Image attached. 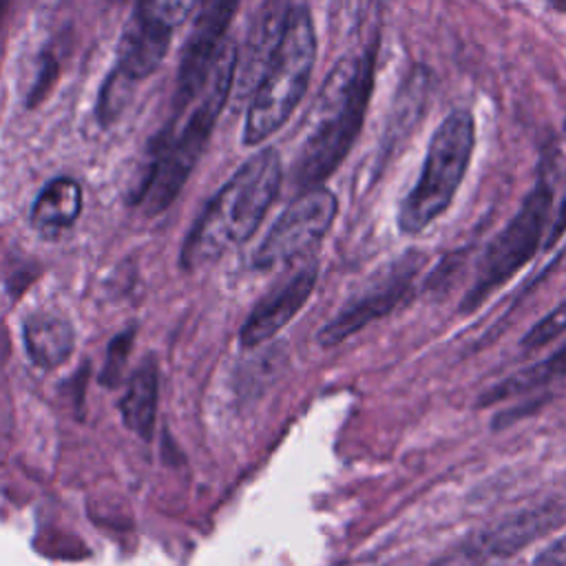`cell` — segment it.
<instances>
[{
  "instance_id": "cell-1",
  "label": "cell",
  "mask_w": 566,
  "mask_h": 566,
  "mask_svg": "<svg viewBox=\"0 0 566 566\" xmlns=\"http://www.w3.org/2000/svg\"><path fill=\"white\" fill-rule=\"evenodd\" d=\"M374 69V49L340 57L332 66L305 119L307 133L294 166L301 190L321 186L354 146L371 97Z\"/></svg>"
},
{
  "instance_id": "cell-17",
  "label": "cell",
  "mask_w": 566,
  "mask_h": 566,
  "mask_svg": "<svg viewBox=\"0 0 566 566\" xmlns=\"http://www.w3.org/2000/svg\"><path fill=\"white\" fill-rule=\"evenodd\" d=\"M566 332V298L555 305L544 318H539L522 338V347L526 352H533L546 343H551L553 338L562 336Z\"/></svg>"
},
{
  "instance_id": "cell-2",
  "label": "cell",
  "mask_w": 566,
  "mask_h": 566,
  "mask_svg": "<svg viewBox=\"0 0 566 566\" xmlns=\"http://www.w3.org/2000/svg\"><path fill=\"white\" fill-rule=\"evenodd\" d=\"M281 181L283 166L274 148H261L243 161L192 223L181 248V265L197 270L248 241L274 203Z\"/></svg>"
},
{
  "instance_id": "cell-3",
  "label": "cell",
  "mask_w": 566,
  "mask_h": 566,
  "mask_svg": "<svg viewBox=\"0 0 566 566\" xmlns=\"http://www.w3.org/2000/svg\"><path fill=\"white\" fill-rule=\"evenodd\" d=\"M234 66L237 49L232 44H223L203 88L195 97L197 104L188 113L181 130L172 139L161 144L146 181L135 195V203L142 206L146 214L164 212L188 181L232 93Z\"/></svg>"
},
{
  "instance_id": "cell-10",
  "label": "cell",
  "mask_w": 566,
  "mask_h": 566,
  "mask_svg": "<svg viewBox=\"0 0 566 566\" xmlns=\"http://www.w3.org/2000/svg\"><path fill=\"white\" fill-rule=\"evenodd\" d=\"M192 33L184 46L175 108L177 115L199 95L210 69L223 46V38L232 24L239 0H201Z\"/></svg>"
},
{
  "instance_id": "cell-4",
  "label": "cell",
  "mask_w": 566,
  "mask_h": 566,
  "mask_svg": "<svg viewBox=\"0 0 566 566\" xmlns=\"http://www.w3.org/2000/svg\"><path fill=\"white\" fill-rule=\"evenodd\" d=\"M316 62V33L305 7H294L279 51L250 95L243 144L256 146L274 135L303 99Z\"/></svg>"
},
{
  "instance_id": "cell-18",
  "label": "cell",
  "mask_w": 566,
  "mask_h": 566,
  "mask_svg": "<svg viewBox=\"0 0 566 566\" xmlns=\"http://www.w3.org/2000/svg\"><path fill=\"white\" fill-rule=\"evenodd\" d=\"M133 336H135V332L128 329V332H122L119 336H115L111 340L108 352H106V360H104V369L99 374L102 385L115 387L122 380V374H124L130 347H133Z\"/></svg>"
},
{
  "instance_id": "cell-21",
  "label": "cell",
  "mask_w": 566,
  "mask_h": 566,
  "mask_svg": "<svg viewBox=\"0 0 566 566\" xmlns=\"http://www.w3.org/2000/svg\"><path fill=\"white\" fill-rule=\"evenodd\" d=\"M566 232V188H564V197L557 206V212H555V219L551 221L548 226V234H546V248H553L555 241Z\"/></svg>"
},
{
  "instance_id": "cell-13",
  "label": "cell",
  "mask_w": 566,
  "mask_h": 566,
  "mask_svg": "<svg viewBox=\"0 0 566 566\" xmlns=\"http://www.w3.org/2000/svg\"><path fill=\"white\" fill-rule=\"evenodd\" d=\"M22 340L27 356L44 369L60 367L73 354L75 334L71 323L55 312H38L24 321Z\"/></svg>"
},
{
  "instance_id": "cell-16",
  "label": "cell",
  "mask_w": 566,
  "mask_h": 566,
  "mask_svg": "<svg viewBox=\"0 0 566 566\" xmlns=\"http://www.w3.org/2000/svg\"><path fill=\"white\" fill-rule=\"evenodd\" d=\"M566 378V343L553 352L548 358L539 360L537 365L524 367L520 371H515L513 376L504 378L502 382H497L489 394H484L482 402L491 405V402H500L506 398H515L520 394H526L531 389H537L542 385H548L553 380H562Z\"/></svg>"
},
{
  "instance_id": "cell-11",
  "label": "cell",
  "mask_w": 566,
  "mask_h": 566,
  "mask_svg": "<svg viewBox=\"0 0 566 566\" xmlns=\"http://www.w3.org/2000/svg\"><path fill=\"white\" fill-rule=\"evenodd\" d=\"M318 270L314 263L298 268L292 276L279 283L270 294H265L250 316L245 318L239 340L243 347H259L272 336H276L307 303L316 287Z\"/></svg>"
},
{
  "instance_id": "cell-6",
  "label": "cell",
  "mask_w": 566,
  "mask_h": 566,
  "mask_svg": "<svg viewBox=\"0 0 566 566\" xmlns=\"http://www.w3.org/2000/svg\"><path fill=\"white\" fill-rule=\"evenodd\" d=\"M172 27L164 20L157 0H135L122 31L117 60L97 99L102 124L113 122L128 104L135 84L146 80L166 57Z\"/></svg>"
},
{
  "instance_id": "cell-12",
  "label": "cell",
  "mask_w": 566,
  "mask_h": 566,
  "mask_svg": "<svg viewBox=\"0 0 566 566\" xmlns=\"http://www.w3.org/2000/svg\"><path fill=\"white\" fill-rule=\"evenodd\" d=\"M292 9V0H263L254 13L245 46L241 53H237L234 66V82L239 88H243V93L252 95L254 86L270 66L287 29Z\"/></svg>"
},
{
  "instance_id": "cell-15",
  "label": "cell",
  "mask_w": 566,
  "mask_h": 566,
  "mask_svg": "<svg viewBox=\"0 0 566 566\" xmlns=\"http://www.w3.org/2000/svg\"><path fill=\"white\" fill-rule=\"evenodd\" d=\"M157 389H159L157 365L153 360H146L130 376L128 387L124 391V398L119 402L124 424L144 440H148L153 436V429H155Z\"/></svg>"
},
{
  "instance_id": "cell-5",
  "label": "cell",
  "mask_w": 566,
  "mask_h": 566,
  "mask_svg": "<svg viewBox=\"0 0 566 566\" xmlns=\"http://www.w3.org/2000/svg\"><path fill=\"white\" fill-rule=\"evenodd\" d=\"M475 146V122L467 108L449 113L436 128L420 175L400 203L398 226L418 234L431 226L453 201Z\"/></svg>"
},
{
  "instance_id": "cell-20",
  "label": "cell",
  "mask_w": 566,
  "mask_h": 566,
  "mask_svg": "<svg viewBox=\"0 0 566 566\" xmlns=\"http://www.w3.org/2000/svg\"><path fill=\"white\" fill-rule=\"evenodd\" d=\"M533 566H566V533L544 546L533 559Z\"/></svg>"
},
{
  "instance_id": "cell-19",
  "label": "cell",
  "mask_w": 566,
  "mask_h": 566,
  "mask_svg": "<svg viewBox=\"0 0 566 566\" xmlns=\"http://www.w3.org/2000/svg\"><path fill=\"white\" fill-rule=\"evenodd\" d=\"M157 2H159V11H161L164 20L175 29L181 22H186V18L192 13V9L201 0H157Z\"/></svg>"
},
{
  "instance_id": "cell-23",
  "label": "cell",
  "mask_w": 566,
  "mask_h": 566,
  "mask_svg": "<svg viewBox=\"0 0 566 566\" xmlns=\"http://www.w3.org/2000/svg\"><path fill=\"white\" fill-rule=\"evenodd\" d=\"M555 7H559V9H566V0H551Z\"/></svg>"
},
{
  "instance_id": "cell-22",
  "label": "cell",
  "mask_w": 566,
  "mask_h": 566,
  "mask_svg": "<svg viewBox=\"0 0 566 566\" xmlns=\"http://www.w3.org/2000/svg\"><path fill=\"white\" fill-rule=\"evenodd\" d=\"M7 9H9V0H0V24H2L4 15H7Z\"/></svg>"
},
{
  "instance_id": "cell-8",
  "label": "cell",
  "mask_w": 566,
  "mask_h": 566,
  "mask_svg": "<svg viewBox=\"0 0 566 566\" xmlns=\"http://www.w3.org/2000/svg\"><path fill=\"white\" fill-rule=\"evenodd\" d=\"M336 197L323 188H305L281 212L254 252V268L268 270L310 254L327 234L336 219Z\"/></svg>"
},
{
  "instance_id": "cell-7",
  "label": "cell",
  "mask_w": 566,
  "mask_h": 566,
  "mask_svg": "<svg viewBox=\"0 0 566 566\" xmlns=\"http://www.w3.org/2000/svg\"><path fill=\"white\" fill-rule=\"evenodd\" d=\"M548 214L551 188L542 181L526 195L520 210L486 248L475 279L460 303L462 312L480 307L497 287H502L522 265L533 259L548 226Z\"/></svg>"
},
{
  "instance_id": "cell-14",
  "label": "cell",
  "mask_w": 566,
  "mask_h": 566,
  "mask_svg": "<svg viewBox=\"0 0 566 566\" xmlns=\"http://www.w3.org/2000/svg\"><path fill=\"white\" fill-rule=\"evenodd\" d=\"M82 188L71 177L51 179L31 206V223L42 234H57L71 228L82 212Z\"/></svg>"
},
{
  "instance_id": "cell-9",
  "label": "cell",
  "mask_w": 566,
  "mask_h": 566,
  "mask_svg": "<svg viewBox=\"0 0 566 566\" xmlns=\"http://www.w3.org/2000/svg\"><path fill=\"white\" fill-rule=\"evenodd\" d=\"M418 270H420L418 254L416 256L407 254L394 261L382 272H378V276H374L363 287L360 294H356L338 314H334V318H329L321 327L318 343L323 347H334L352 338L356 332H360L369 323L389 314L409 294Z\"/></svg>"
}]
</instances>
